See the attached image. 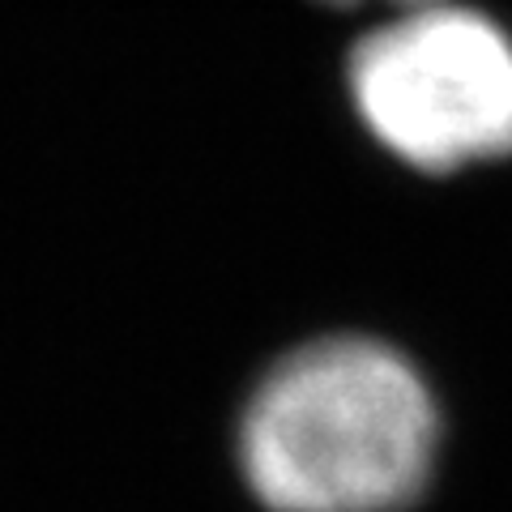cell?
Segmentation results:
<instances>
[{
	"label": "cell",
	"instance_id": "obj_2",
	"mask_svg": "<svg viewBox=\"0 0 512 512\" xmlns=\"http://www.w3.org/2000/svg\"><path fill=\"white\" fill-rule=\"evenodd\" d=\"M363 124L402 163L444 175L512 154V39L457 0H423L350 52Z\"/></svg>",
	"mask_w": 512,
	"mask_h": 512
},
{
	"label": "cell",
	"instance_id": "obj_3",
	"mask_svg": "<svg viewBox=\"0 0 512 512\" xmlns=\"http://www.w3.org/2000/svg\"><path fill=\"white\" fill-rule=\"evenodd\" d=\"M325 5H338V9H355V5H367V0H325ZM393 9H406V5H423V0H384Z\"/></svg>",
	"mask_w": 512,
	"mask_h": 512
},
{
	"label": "cell",
	"instance_id": "obj_1",
	"mask_svg": "<svg viewBox=\"0 0 512 512\" xmlns=\"http://www.w3.org/2000/svg\"><path fill=\"white\" fill-rule=\"evenodd\" d=\"M436 457L440 406L419 367L355 333L291 350L239 419V466L269 512H406Z\"/></svg>",
	"mask_w": 512,
	"mask_h": 512
}]
</instances>
